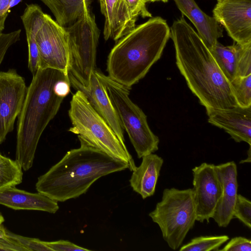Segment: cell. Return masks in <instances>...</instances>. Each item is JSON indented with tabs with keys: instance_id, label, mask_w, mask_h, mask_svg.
<instances>
[{
	"instance_id": "1",
	"label": "cell",
	"mask_w": 251,
	"mask_h": 251,
	"mask_svg": "<svg viewBox=\"0 0 251 251\" xmlns=\"http://www.w3.org/2000/svg\"><path fill=\"white\" fill-rule=\"evenodd\" d=\"M170 28L176 64L192 92L207 108L225 109L237 105L230 83L209 49L183 15Z\"/></svg>"
},
{
	"instance_id": "2",
	"label": "cell",
	"mask_w": 251,
	"mask_h": 251,
	"mask_svg": "<svg viewBox=\"0 0 251 251\" xmlns=\"http://www.w3.org/2000/svg\"><path fill=\"white\" fill-rule=\"evenodd\" d=\"M78 139V148L67 151L38 177L35 184L37 192L57 202H64L86 193L101 177L129 169L126 163Z\"/></svg>"
},
{
	"instance_id": "3",
	"label": "cell",
	"mask_w": 251,
	"mask_h": 251,
	"mask_svg": "<svg viewBox=\"0 0 251 251\" xmlns=\"http://www.w3.org/2000/svg\"><path fill=\"white\" fill-rule=\"evenodd\" d=\"M32 76L17 118L15 160L25 171L32 166L40 138L64 98L57 93L55 84L69 74L54 69L40 68Z\"/></svg>"
},
{
	"instance_id": "4",
	"label": "cell",
	"mask_w": 251,
	"mask_h": 251,
	"mask_svg": "<svg viewBox=\"0 0 251 251\" xmlns=\"http://www.w3.org/2000/svg\"><path fill=\"white\" fill-rule=\"evenodd\" d=\"M170 37V28L159 17L135 27L111 50L107 60L108 76L131 88L161 57Z\"/></svg>"
},
{
	"instance_id": "5",
	"label": "cell",
	"mask_w": 251,
	"mask_h": 251,
	"mask_svg": "<svg viewBox=\"0 0 251 251\" xmlns=\"http://www.w3.org/2000/svg\"><path fill=\"white\" fill-rule=\"evenodd\" d=\"M68 114L72 125L70 132L77 135L78 139L126 163L131 171L134 170L136 166L125 144L120 141L80 91L76 90L73 95Z\"/></svg>"
},
{
	"instance_id": "6",
	"label": "cell",
	"mask_w": 251,
	"mask_h": 251,
	"mask_svg": "<svg viewBox=\"0 0 251 251\" xmlns=\"http://www.w3.org/2000/svg\"><path fill=\"white\" fill-rule=\"evenodd\" d=\"M149 215L159 226L168 246L178 249L197 221L192 188L165 189L161 201Z\"/></svg>"
},
{
	"instance_id": "7",
	"label": "cell",
	"mask_w": 251,
	"mask_h": 251,
	"mask_svg": "<svg viewBox=\"0 0 251 251\" xmlns=\"http://www.w3.org/2000/svg\"><path fill=\"white\" fill-rule=\"evenodd\" d=\"M103 84L121 124L139 158L158 150L159 139L151 130L143 110L130 99L129 90L95 69Z\"/></svg>"
},
{
	"instance_id": "8",
	"label": "cell",
	"mask_w": 251,
	"mask_h": 251,
	"mask_svg": "<svg viewBox=\"0 0 251 251\" xmlns=\"http://www.w3.org/2000/svg\"><path fill=\"white\" fill-rule=\"evenodd\" d=\"M85 0L79 17L65 28L68 35L69 72L85 86L89 85L92 73L96 69L97 49L100 31L95 18Z\"/></svg>"
},
{
	"instance_id": "9",
	"label": "cell",
	"mask_w": 251,
	"mask_h": 251,
	"mask_svg": "<svg viewBox=\"0 0 251 251\" xmlns=\"http://www.w3.org/2000/svg\"><path fill=\"white\" fill-rule=\"evenodd\" d=\"M36 42L39 54V69L52 68L68 73L69 50L65 27L45 13Z\"/></svg>"
},
{
	"instance_id": "10",
	"label": "cell",
	"mask_w": 251,
	"mask_h": 251,
	"mask_svg": "<svg viewBox=\"0 0 251 251\" xmlns=\"http://www.w3.org/2000/svg\"><path fill=\"white\" fill-rule=\"evenodd\" d=\"M27 87L14 69L0 72V144L13 131L22 109Z\"/></svg>"
},
{
	"instance_id": "11",
	"label": "cell",
	"mask_w": 251,
	"mask_h": 251,
	"mask_svg": "<svg viewBox=\"0 0 251 251\" xmlns=\"http://www.w3.org/2000/svg\"><path fill=\"white\" fill-rule=\"evenodd\" d=\"M193 188H192L197 219L199 222L209 223L212 218L222 193L221 184L215 165L205 162L192 170Z\"/></svg>"
},
{
	"instance_id": "12",
	"label": "cell",
	"mask_w": 251,
	"mask_h": 251,
	"mask_svg": "<svg viewBox=\"0 0 251 251\" xmlns=\"http://www.w3.org/2000/svg\"><path fill=\"white\" fill-rule=\"evenodd\" d=\"M213 17L239 44L251 42V0H223L213 10Z\"/></svg>"
},
{
	"instance_id": "13",
	"label": "cell",
	"mask_w": 251,
	"mask_h": 251,
	"mask_svg": "<svg viewBox=\"0 0 251 251\" xmlns=\"http://www.w3.org/2000/svg\"><path fill=\"white\" fill-rule=\"evenodd\" d=\"M68 74L71 85L84 95L91 105L106 122L120 141L125 144L124 129L105 88L95 70L91 74L90 83L87 86H83L72 75Z\"/></svg>"
},
{
	"instance_id": "14",
	"label": "cell",
	"mask_w": 251,
	"mask_h": 251,
	"mask_svg": "<svg viewBox=\"0 0 251 251\" xmlns=\"http://www.w3.org/2000/svg\"><path fill=\"white\" fill-rule=\"evenodd\" d=\"M205 109L208 123L224 129L235 142L251 146V105Z\"/></svg>"
},
{
	"instance_id": "15",
	"label": "cell",
	"mask_w": 251,
	"mask_h": 251,
	"mask_svg": "<svg viewBox=\"0 0 251 251\" xmlns=\"http://www.w3.org/2000/svg\"><path fill=\"white\" fill-rule=\"evenodd\" d=\"M222 193L212 219L219 227H226L233 218L234 206L238 195L237 168L230 161L215 165Z\"/></svg>"
},
{
	"instance_id": "16",
	"label": "cell",
	"mask_w": 251,
	"mask_h": 251,
	"mask_svg": "<svg viewBox=\"0 0 251 251\" xmlns=\"http://www.w3.org/2000/svg\"><path fill=\"white\" fill-rule=\"evenodd\" d=\"M105 17L103 35L105 40L117 41L135 27V20L129 12L124 0H99Z\"/></svg>"
},
{
	"instance_id": "17",
	"label": "cell",
	"mask_w": 251,
	"mask_h": 251,
	"mask_svg": "<svg viewBox=\"0 0 251 251\" xmlns=\"http://www.w3.org/2000/svg\"><path fill=\"white\" fill-rule=\"evenodd\" d=\"M182 13L197 29V33L209 49L223 36V29L214 17L202 11L194 0H174Z\"/></svg>"
},
{
	"instance_id": "18",
	"label": "cell",
	"mask_w": 251,
	"mask_h": 251,
	"mask_svg": "<svg viewBox=\"0 0 251 251\" xmlns=\"http://www.w3.org/2000/svg\"><path fill=\"white\" fill-rule=\"evenodd\" d=\"M0 204L14 210H34L55 213L58 202L40 193L9 187L0 191Z\"/></svg>"
},
{
	"instance_id": "19",
	"label": "cell",
	"mask_w": 251,
	"mask_h": 251,
	"mask_svg": "<svg viewBox=\"0 0 251 251\" xmlns=\"http://www.w3.org/2000/svg\"><path fill=\"white\" fill-rule=\"evenodd\" d=\"M139 167H136L129 179L133 191L141 195L143 199L153 196L155 193L163 159L151 153L142 157Z\"/></svg>"
},
{
	"instance_id": "20",
	"label": "cell",
	"mask_w": 251,
	"mask_h": 251,
	"mask_svg": "<svg viewBox=\"0 0 251 251\" xmlns=\"http://www.w3.org/2000/svg\"><path fill=\"white\" fill-rule=\"evenodd\" d=\"M45 14L38 5L29 4H26L24 13L21 16L28 45V68L32 75L39 69V54L36 36L43 23Z\"/></svg>"
},
{
	"instance_id": "21",
	"label": "cell",
	"mask_w": 251,
	"mask_h": 251,
	"mask_svg": "<svg viewBox=\"0 0 251 251\" xmlns=\"http://www.w3.org/2000/svg\"><path fill=\"white\" fill-rule=\"evenodd\" d=\"M240 44L225 46L218 41L209 51L229 82L237 76V60Z\"/></svg>"
},
{
	"instance_id": "22",
	"label": "cell",
	"mask_w": 251,
	"mask_h": 251,
	"mask_svg": "<svg viewBox=\"0 0 251 251\" xmlns=\"http://www.w3.org/2000/svg\"><path fill=\"white\" fill-rule=\"evenodd\" d=\"M40 0L50 10L56 22L64 26L68 24L71 25L79 17L83 12L85 0Z\"/></svg>"
},
{
	"instance_id": "23",
	"label": "cell",
	"mask_w": 251,
	"mask_h": 251,
	"mask_svg": "<svg viewBox=\"0 0 251 251\" xmlns=\"http://www.w3.org/2000/svg\"><path fill=\"white\" fill-rule=\"evenodd\" d=\"M21 165L0 153V191L22 183L23 173Z\"/></svg>"
},
{
	"instance_id": "24",
	"label": "cell",
	"mask_w": 251,
	"mask_h": 251,
	"mask_svg": "<svg viewBox=\"0 0 251 251\" xmlns=\"http://www.w3.org/2000/svg\"><path fill=\"white\" fill-rule=\"evenodd\" d=\"M229 240L226 235L197 237L181 246L180 251H219L220 247Z\"/></svg>"
},
{
	"instance_id": "25",
	"label": "cell",
	"mask_w": 251,
	"mask_h": 251,
	"mask_svg": "<svg viewBox=\"0 0 251 251\" xmlns=\"http://www.w3.org/2000/svg\"><path fill=\"white\" fill-rule=\"evenodd\" d=\"M229 83L237 104L242 107L251 105V75L237 76Z\"/></svg>"
},
{
	"instance_id": "26",
	"label": "cell",
	"mask_w": 251,
	"mask_h": 251,
	"mask_svg": "<svg viewBox=\"0 0 251 251\" xmlns=\"http://www.w3.org/2000/svg\"><path fill=\"white\" fill-rule=\"evenodd\" d=\"M233 218L240 220L250 229L251 228V202L241 194L237 195L234 206Z\"/></svg>"
},
{
	"instance_id": "27",
	"label": "cell",
	"mask_w": 251,
	"mask_h": 251,
	"mask_svg": "<svg viewBox=\"0 0 251 251\" xmlns=\"http://www.w3.org/2000/svg\"><path fill=\"white\" fill-rule=\"evenodd\" d=\"M251 75V42L240 44L237 60V76L244 77Z\"/></svg>"
},
{
	"instance_id": "28",
	"label": "cell",
	"mask_w": 251,
	"mask_h": 251,
	"mask_svg": "<svg viewBox=\"0 0 251 251\" xmlns=\"http://www.w3.org/2000/svg\"><path fill=\"white\" fill-rule=\"evenodd\" d=\"M6 234L17 241L27 251H51L44 241L39 239L19 235L7 230Z\"/></svg>"
},
{
	"instance_id": "29",
	"label": "cell",
	"mask_w": 251,
	"mask_h": 251,
	"mask_svg": "<svg viewBox=\"0 0 251 251\" xmlns=\"http://www.w3.org/2000/svg\"><path fill=\"white\" fill-rule=\"evenodd\" d=\"M21 29L9 33L0 32V65L9 48L20 40Z\"/></svg>"
},
{
	"instance_id": "30",
	"label": "cell",
	"mask_w": 251,
	"mask_h": 251,
	"mask_svg": "<svg viewBox=\"0 0 251 251\" xmlns=\"http://www.w3.org/2000/svg\"><path fill=\"white\" fill-rule=\"evenodd\" d=\"M131 17L136 20L139 16L151 17V14L146 8V3L149 0H124Z\"/></svg>"
},
{
	"instance_id": "31",
	"label": "cell",
	"mask_w": 251,
	"mask_h": 251,
	"mask_svg": "<svg viewBox=\"0 0 251 251\" xmlns=\"http://www.w3.org/2000/svg\"><path fill=\"white\" fill-rule=\"evenodd\" d=\"M222 251H251V241L244 237L232 238L222 249Z\"/></svg>"
},
{
	"instance_id": "32",
	"label": "cell",
	"mask_w": 251,
	"mask_h": 251,
	"mask_svg": "<svg viewBox=\"0 0 251 251\" xmlns=\"http://www.w3.org/2000/svg\"><path fill=\"white\" fill-rule=\"evenodd\" d=\"M44 242L45 244L51 250V251H91L89 249L77 246L67 240H60L52 242L44 241Z\"/></svg>"
},
{
	"instance_id": "33",
	"label": "cell",
	"mask_w": 251,
	"mask_h": 251,
	"mask_svg": "<svg viewBox=\"0 0 251 251\" xmlns=\"http://www.w3.org/2000/svg\"><path fill=\"white\" fill-rule=\"evenodd\" d=\"M0 251H27L17 241L6 235L0 238Z\"/></svg>"
},
{
	"instance_id": "34",
	"label": "cell",
	"mask_w": 251,
	"mask_h": 251,
	"mask_svg": "<svg viewBox=\"0 0 251 251\" xmlns=\"http://www.w3.org/2000/svg\"><path fill=\"white\" fill-rule=\"evenodd\" d=\"M12 0H0V32L5 28V23L10 12Z\"/></svg>"
},
{
	"instance_id": "35",
	"label": "cell",
	"mask_w": 251,
	"mask_h": 251,
	"mask_svg": "<svg viewBox=\"0 0 251 251\" xmlns=\"http://www.w3.org/2000/svg\"><path fill=\"white\" fill-rule=\"evenodd\" d=\"M6 232L7 229L2 223H0V238L6 236L7 235Z\"/></svg>"
},
{
	"instance_id": "36",
	"label": "cell",
	"mask_w": 251,
	"mask_h": 251,
	"mask_svg": "<svg viewBox=\"0 0 251 251\" xmlns=\"http://www.w3.org/2000/svg\"><path fill=\"white\" fill-rule=\"evenodd\" d=\"M248 158L245 159V160H241V162H240V164H242V163H250L251 162V146H250V148H249V149L248 151Z\"/></svg>"
},
{
	"instance_id": "37",
	"label": "cell",
	"mask_w": 251,
	"mask_h": 251,
	"mask_svg": "<svg viewBox=\"0 0 251 251\" xmlns=\"http://www.w3.org/2000/svg\"><path fill=\"white\" fill-rule=\"evenodd\" d=\"M22 0H12L10 5V9L18 4Z\"/></svg>"
},
{
	"instance_id": "38",
	"label": "cell",
	"mask_w": 251,
	"mask_h": 251,
	"mask_svg": "<svg viewBox=\"0 0 251 251\" xmlns=\"http://www.w3.org/2000/svg\"><path fill=\"white\" fill-rule=\"evenodd\" d=\"M4 222V218L0 211V223H3Z\"/></svg>"
},
{
	"instance_id": "39",
	"label": "cell",
	"mask_w": 251,
	"mask_h": 251,
	"mask_svg": "<svg viewBox=\"0 0 251 251\" xmlns=\"http://www.w3.org/2000/svg\"><path fill=\"white\" fill-rule=\"evenodd\" d=\"M168 0H149V1H151V2H154V1H163V2H166L168 1Z\"/></svg>"
},
{
	"instance_id": "40",
	"label": "cell",
	"mask_w": 251,
	"mask_h": 251,
	"mask_svg": "<svg viewBox=\"0 0 251 251\" xmlns=\"http://www.w3.org/2000/svg\"><path fill=\"white\" fill-rule=\"evenodd\" d=\"M222 0H217L218 1H222Z\"/></svg>"
}]
</instances>
